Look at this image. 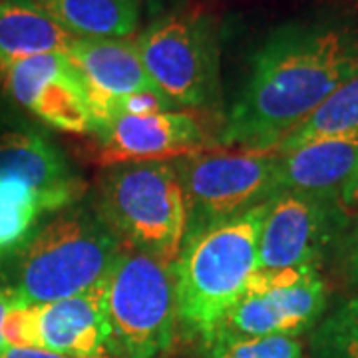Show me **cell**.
Returning a JSON list of instances; mask_svg holds the SVG:
<instances>
[{
  "label": "cell",
  "mask_w": 358,
  "mask_h": 358,
  "mask_svg": "<svg viewBox=\"0 0 358 358\" xmlns=\"http://www.w3.org/2000/svg\"><path fill=\"white\" fill-rule=\"evenodd\" d=\"M42 215L38 197L22 181L0 178V257L20 251Z\"/></svg>",
  "instance_id": "obj_19"
},
{
  "label": "cell",
  "mask_w": 358,
  "mask_h": 358,
  "mask_svg": "<svg viewBox=\"0 0 358 358\" xmlns=\"http://www.w3.org/2000/svg\"><path fill=\"white\" fill-rule=\"evenodd\" d=\"M74 38H128L140 22L138 0H30Z\"/></svg>",
  "instance_id": "obj_16"
},
{
  "label": "cell",
  "mask_w": 358,
  "mask_h": 358,
  "mask_svg": "<svg viewBox=\"0 0 358 358\" xmlns=\"http://www.w3.org/2000/svg\"><path fill=\"white\" fill-rule=\"evenodd\" d=\"M66 54L84 78L90 94L122 98L159 90L141 64L134 40L76 38Z\"/></svg>",
  "instance_id": "obj_15"
},
{
  "label": "cell",
  "mask_w": 358,
  "mask_h": 358,
  "mask_svg": "<svg viewBox=\"0 0 358 358\" xmlns=\"http://www.w3.org/2000/svg\"><path fill=\"white\" fill-rule=\"evenodd\" d=\"M313 358H358V294L341 301L310 331Z\"/></svg>",
  "instance_id": "obj_20"
},
{
  "label": "cell",
  "mask_w": 358,
  "mask_h": 358,
  "mask_svg": "<svg viewBox=\"0 0 358 358\" xmlns=\"http://www.w3.org/2000/svg\"><path fill=\"white\" fill-rule=\"evenodd\" d=\"M338 268L345 279L358 291V215L348 221L338 243L334 247Z\"/></svg>",
  "instance_id": "obj_22"
},
{
  "label": "cell",
  "mask_w": 358,
  "mask_h": 358,
  "mask_svg": "<svg viewBox=\"0 0 358 358\" xmlns=\"http://www.w3.org/2000/svg\"><path fill=\"white\" fill-rule=\"evenodd\" d=\"M100 201V215L124 243L169 265L178 259L189 231V209L173 164L114 167L103 179Z\"/></svg>",
  "instance_id": "obj_4"
},
{
  "label": "cell",
  "mask_w": 358,
  "mask_h": 358,
  "mask_svg": "<svg viewBox=\"0 0 358 358\" xmlns=\"http://www.w3.org/2000/svg\"><path fill=\"white\" fill-rule=\"evenodd\" d=\"M327 303V282L319 268H310L289 287L243 293L217 331L243 336H299L317 327Z\"/></svg>",
  "instance_id": "obj_11"
},
{
  "label": "cell",
  "mask_w": 358,
  "mask_h": 358,
  "mask_svg": "<svg viewBox=\"0 0 358 358\" xmlns=\"http://www.w3.org/2000/svg\"><path fill=\"white\" fill-rule=\"evenodd\" d=\"M341 203L345 207L348 213H357L358 215V169L355 171V176L350 178V181L345 185V189L341 192Z\"/></svg>",
  "instance_id": "obj_24"
},
{
  "label": "cell",
  "mask_w": 358,
  "mask_h": 358,
  "mask_svg": "<svg viewBox=\"0 0 358 358\" xmlns=\"http://www.w3.org/2000/svg\"><path fill=\"white\" fill-rule=\"evenodd\" d=\"M0 178L22 181L38 197L44 213L64 211L86 193L84 179L64 154L36 131L0 134Z\"/></svg>",
  "instance_id": "obj_12"
},
{
  "label": "cell",
  "mask_w": 358,
  "mask_h": 358,
  "mask_svg": "<svg viewBox=\"0 0 358 358\" xmlns=\"http://www.w3.org/2000/svg\"><path fill=\"white\" fill-rule=\"evenodd\" d=\"M203 345L207 358H305L299 336H243L217 331Z\"/></svg>",
  "instance_id": "obj_21"
},
{
  "label": "cell",
  "mask_w": 358,
  "mask_h": 358,
  "mask_svg": "<svg viewBox=\"0 0 358 358\" xmlns=\"http://www.w3.org/2000/svg\"><path fill=\"white\" fill-rule=\"evenodd\" d=\"M0 84L22 110L48 128L74 136L92 134L88 88L68 54L0 60Z\"/></svg>",
  "instance_id": "obj_9"
},
{
  "label": "cell",
  "mask_w": 358,
  "mask_h": 358,
  "mask_svg": "<svg viewBox=\"0 0 358 358\" xmlns=\"http://www.w3.org/2000/svg\"><path fill=\"white\" fill-rule=\"evenodd\" d=\"M14 299H16V291L13 287H0V357L6 352V343H4V320L6 315L13 307Z\"/></svg>",
  "instance_id": "obj_23"
},
{
  "label": "cell",
  "mask_w": 358,
  "mask_h": 358,
  "mask_svg": "<svg viewBox=\"0 0 358 358\" xmlns=\"http://www.w3.org/2000/svg\"><path fill=\"white\" fill-rule=\"evenodd\" d=\"M268 199L237 217L192 233L171 263L178 322L203 343L243 296L257 271L259 233Z\"/></svg>",
  "instance_id": "obj_2"
},
{
  "label": "cell",
  "mask_w": 358,
  "mask_h": 358,
  "mask_svg": "<svg viewBox=\"0 0 358 358\" xmlns=\"http://www.w3.org/2000/svg\"><path fill=\"white\" fill-rule=\"evenodd\" d=\"M134 42L148 76L178 108L209 112L219 106V44L211 16L176 10L152 22Z\"/></svg>",
  "instance_id": "obj_6"
},
{
  "label": "cell",
  "mask_w": 358,
  "mask_h": 358,
  "mask_svg": "<svg viewBox=\"0 0 358 358\" xmlns=\"http://www.w3.org/2000/svg\"><path fill=\"white\" fill-rule=\"evenodd\" d=\"M106 317L122 358H159L178 329L171 265L124 243L106 277Z\"/></svg>",
  "instance_id": "obj_5"
},
{
  "label": "cell",
  "mask_w": 358,
  "mask_h": 358,
  "mask_svg": "<svg viewBox=\"0 0 358 358\" xmlns=\"http://www.w3.org/2000/svg\"><path fill=\"white\" fill-rule=\"evenodd\" d=\"M0 358H66L56 355V352H48L42 348H6V352Z\"/></svg>",
  "instance_id": "obj_25"
},
{
  "label": "cell",
  "mask_w": 358,
  "mask_h": 358,
  "mask_svg": "<svg viewBox=\"0 0 358 358\" xmlns=\"http://www.w3.org/2000/svg\"><path fill=\"white\" fill-rule=\"evenodd\" d=\"M124 241L100 213L70 209L18 251L13 289L32 305L86 293L106 279Z\"/></svg>",
  "instance_id": "obj_3"
},
{
  "label": "cell",
  "mask_w": 358,
  "mask_h": 358,
  "mask_svg": "<svg viewBox=\"0 0 358 358\" xmlns=\"http://www.w3.org/2000/svg\"><path fill=\"white\" fill-rule=\"evenodd\" d=\"M358 76V22L319 18L279 26L251 58L221 128V148L275 150L303 120Z\"/></svg>",
  "instance_id": "obj_1"
},
{
  "label": "cell",
  "mask_w": 358,
  "mask_h": 358,
  "mask_svg": "<svg viewBox=\"0 0 358 358\" xmlns=\"http://www.w3.org/2000/svg\"><path fill=\"white\" fill-rule=\"evenodd\" d=\"M346 136H358V76L331 94L275 150L277 154H285L308 141Z\"/></svg>",
  "instance_id": "obj_18"
},
{
  "label": "cell",
  "mask_w": 358,
  "mask_h": 358,
  "mask_svg": "<svg viewBox=\"0 0 358 358\" xmlns=\"http://www.w3.org/2000/svg\"><path fill=\"white\" fill-rule=\"evenodd\" d=\"M92 136V159L103 167L176 162L221 148V143L207 134L199 117L185 110L120 115Z\"/></svg>",
  "instance_id": "obj_10"
},
{
  "label": "cell",
  "mask_w": 358,
  "mask_h": 358,
  "mask_svg": "<svg viewBox=\"0 0 358 358\" xmlns=\"http://www.w3.org/2000/svg\"><path fill=\"white\" fill-rule=\"evenodd\" d=\"M74 40L30 0H0V60L66 54Z\"/></svg>",
  "instance_id": "obj_17"
},
{
  "label": "cell",
  "mask_w": 358,
  "mask_h": 358,
  "mask_svg": "<svg viewBox=\"0 0 358 358\" xmlns=\"http://www.w3.org/2000/svg\"><path fill=\"white\" fill-rule=\"evenodd\" d=\"M350 215L338 197L277 193L259 233L257 271L320 267L334 251Z\"/></svg>",
  "instance_id": "obj_8"
},
{
  "label": "cell",
  "mask_w": 358,
  "mask_h": 358,
  "mask_svg": "<svg viewBox=\"0 0 358 358\" xmlns=\"http://www.w3.org/2000/svg\"><path fill=\"white\" fill-rule=\"evenodd\" d=\"M277 157V150L217 148L176 159L189 209L187 237L273 197Z\"/></svg>",
  "instance_id": "obj_7"
},
{
  "label": "cell",
  "mask_w": 358,
  "mask_h": 358,
  "mask_svg": "<svg viewBox=\"0 0 358 358\" xmlns=\"http://www.w3.org/2000/svg\"><path fill=\"white\" fill-rule=\"evenodd\" d=\"M357 169L358 136L308 141L279 154L275 167V195L308 193L341 197Z\"/></svg>",
  "instance_id": "obj_14"
},
{
  "label": "cell",
  "mask_w": 358,
  "mask_h": 358,
  "mask_svg": "<svg viewBox=\"0 0 358 358\" xmlns=\"http://www.w3.org/2000/svg\"><path fill=\"white\" fill-rule=\"evenodd\" d=\"M38 345L66 358H122L106 317V279L86 293L38 305Z\"/></svg>",
  "instance_id": "obj_13"
}]
</instances>
